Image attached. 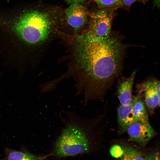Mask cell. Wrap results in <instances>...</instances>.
Segmentation results:
<instances>
[{"label": "cell", "mask_w": 160, "mask_h": 160, "mask_svg": "<svg viewBox=\"0 0 160 160\" xmlns=\"http://www.w3.org/2000/svg\"><path fill=\"white\" fill-rule=\"evenodd\" d=\"M78 39L79 62L85 100H104L122 67L127 45L111 35L95 39L84 33Z\"/></svg>", "instance_id": "1"}, {"label": "cell", "mask_w": 160, "mask_h": 160, "mask_svg": "<svg viewBox=\"0 0 160 160\" xmlns=\"http://www.w3.org/2000/svg\"><path fill=\"white\" fill-rule=\"evenodd\" d=\"M105 117L104 114L97 115L90 119L86 127L68 123L55 143L56 155L65 157L88 152L91 145L89 135L105 132Z\"/></svg>", "instance_id": "2"}, {"label": "cell", "mask_w": 160, "mask_h": 160, "mask_svg": "<svg viewBox=\"0 0 160 160\" xmlns=\"http://www.w3.org/2000/svg\"><path fill=\"white\" fill-rule=\"evenodd\" d=\"M6 23L17 39L29 45L38 44L44 41L51 27L47 15L37 10L24 12Z\"/></svg>", "instance_id": "3"}, {"label": "cell", "mask_w": 160, "mask_h": 160, "mask_svg": "<svg viewBox=\"0 0 160 160\" xmlns=\"http://www.w3.org/2000/svg\"><path fill=\"white\" fill-rule=\"evenodd\" d=\"M113 14V11L108 8H101L89 13V27L84 34L95 39L110 36Z\"/></svg>", "instance_id": "4"}, {"label": "cell", "mask_w": 160, "mask_h": 160, "mask_svg": "<svg viewBox=\"0 0 160 160\" xmlns=\"http://www.w3.org/2000/svg\"><path fill=\"white\" fill-rule=\"evenodd\" d=\"M127 132L130 141L143 146L156 134L149 121H135L129 127Z\"/></svg>", "instance_id": "5"}, {"label": "cell", "mask_w": 160, "mask_h": 160, "mask_svg": "<svg viewBox=\"0 0 160 160\" xmlns=\"http://www.w3.org/2000/svg\"><path fill=\"white\" fill-rule=\"evenodd\" d=\"M65 12L68 24L76 31L83 28L88 21L87 12L80 3L71 4Z\"/></svg>", "instance_id": "6"}, {"label": "cell", "mask_w": 160, "mask_h": 160, "mask_svg": "<svg viewBox=\"0 0 160 160\" xmlns=\"http://www.w3.org/2000/svg\"><path fill=\"white\" fill-rule=\"evenodd\" d=\"M135 97L130 103L120 105L117 109L118 133L121 134L127 132L129 127L135 121L133 112Z\"/></svg>", "instance_id": "7"}, {"label": "cell", "mask_w": 160, "mask_h": 160, "mask_svg": "<svg viewBox=\"0 0 160 160\" xmlns=\"http://www.w3.org/2000/svg\"><path fill=\"white\" fill-rule=\"evenodd\" d=\"M138 86V92L144 93L145 106L152 113L159 105V96L154 80L147 81Z\"/></svg>", "instance_id": "8"}, {"label": "cell", "mask_w": 160, "mask_h": 160, "mask_svg": "<svg viewBox=\"0 0 160 160\" xmlns=\"http://www.w3.org/2000/svg\"><path fill=\"white\" fill-rule=\"evenodd\" d=\"M135 74V71L133 72L129 77L124 79L119 84L117 95L121 105L129 104L132 100V89Z\"/></svg>", "instance_id": "9"}, {"label": "cell", "mask_w": 160, "mask_h": 160, "mask_svg": "<svg viewBox=\"0 0 160 160\" xmlns=\"http://www.w3.org/2000/svg\"><path fill=\"white\" fill-rule=\"evenodd\" d=\"M142 93L138 92L135 96L133 112L135 121H148V117L145 103L142 99Z\"/></svg>", "instance_id": "10"}, {"label": "cell", "mask_w": 160, "mask_h": 160, "mask_svg": "<svg viewBox=\"0 0 160 160\" xmlns=\"http://www.w3.org/2000/svg\"><path fill=\"white\" fill-rule=\"evenodd\" d=\"M122 147L124 153L120 157L121 160H148L146 154L144 155L133 147L129 145Z\"/></svg>", "instance_id": "11"}, {"label": "cell", "mask_w": 160, "mask_h": 160, "mask_svg": "<svg viewBox=\"0 0 160 160\" xmlns=\"http://www.w3.org/2000/svg\"><path fill=\"white\" fill-rule=\"evenodd\" d=\"M40 157L26 152L11 150L7 154L8 160H41Z\"/></svg>", "instance_id": "12"}, {"label": "cell", "mask_w": 160, "mask_h": 160, "mask_svg": "<svg viewBox=\"0 0 160 160\" xmlns=\"http://www.w3.org/2000/svg\"><path fill=\"white\" fill-rule=\"evenodd\" d=\"M100 8H111L122 4V0H93Z\"/></svg>", "instance_id": "13"}, {"label": "cell", "mask_w": 160, "mask_h": 160, "mask_svg": "<svg viewBox=\"0 0 160 160\" xmlns=\"http://www.w3.org/2000/svg\"><path fill=\"white\" fill-rule=\"evenodd\" d=\"M110 152L111 156L115 158L121 157L124 151L122 147L117 144L113 145L111 148Z\"/></svg>", "instance_id": "14"}, {"label": "cell", "mask_w": 160, "mask_h": 160, "mask_svg": "<svg viewBox=\"0 0 160 160\" xmlns=\"http://www.w3.org/2000/svg\"><path fill=\"white\" fill-rule=\"evenodd\" d=\"M148 160H160V151L154 150L146 154Z\"/></svg>", "instance_id": "15"}, {"label": "cell", "mask_w": 160, "mask_h": 160, "mask_svg": "<svg viewBox=\"0 0 160 160\" xmlns=\"http://www.w3.org/2000/svg\"><path fill=\"white\" fill-rule=\"evenodd\" d=\"M147 0H122V4L125 6L129 7L134 3L137 1L145 2Z\"/></svg>", "instance_id": "16"}, {"label": "cell", "mask_w": 160, "mask_h": 160, "mask_svg": "<svg viewBox=\"0 0 160 160\" xmlns=\"http://www.w3.org/2000/svg\"><path fill=\"white\" fill-rule=\"evenodd\" d=\"M155 87L158 94L159 98V105L160 108V80H154Z\"/></svg>", "instance_id": "17"}, {"label": "cell", "mask_w": 160, "mask_h": 160, "mask_svg": "<svg viewBox=\"0 0 160 160\" xmlns=\"http://www.w3.org/2000/svg\"><path fill=\"white\" fill-rule=\"evenodd\" d=\"M67 3L69 4L74 3H80L83 2L86 0H65Z\"/></svg>", "instance_id": "18"}, {"label": "cell", "mask_w": 160, "mask_h": 160, "mask_svg": "<svg viewBox=\"0 0 160 160\" xmlns=\"http://www.w3.org/2000/svg\"><path fill=\"white\" fill-rule=\"evenodd\" d=\"M153 4L154 6L156 7H160V0H153Z\"/></svg>", "instance_id": "19"}, {"label": "cell", "mask_w": 160, "mask_h": 160, "mask_svg": "<svg viewBox=\"0 0 160 160\" xmlns=\"http://www.w3.org/2000/svg\"><path fill=\"white\" fill-rule=\"evenodd\" d=\"M116 160H121V159H117Z\"/></svg>", "instance_id": "20"}]
</instances>
